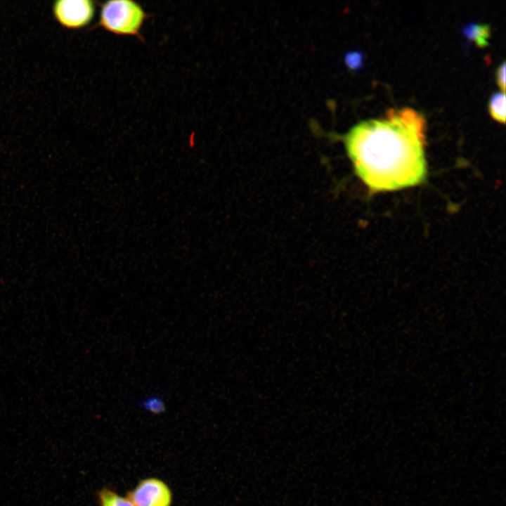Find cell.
I'll return each instance as SVG.
<instances>
[{
    "label": "cell",
    "mask_w": 506,
    "mask_h": 506,
    "mask_svg": "<svg viewBox=\"0 0 506 506\" xmlns=\"http://www.w3.org/2000/svg\"><path fill=\"white\" fill-rule=\"evenodd\" d=\"M425 119L410 108L355 124L344 144L360 179L372 190L390 191L420 184L427 175Z\"/></svg>",
    "instance_id": "6da1fadb"
},
{
    "label": "cell",
    "mask_w": 506,
    "mask_h": 506,
    "mask_svg": "<svg viewBox=\"0 0 506 506\" xmlns=\"http://www.w3.org/2000/svg\"><path fill=\"white\" fill-rule=\"evenodd\" d=\"M150 16L138 3L131 0H111L100 4L98 21L93 28L100 27L118 36L136 37L144 41L141 29Z\"/></svg>",
    "instance_id": "7a4b0ae2"
},
{
    "label": "cell",
    "mask_w": 506,
    "mask_h": 506,
    "mask_svg": "<svg viewBox=\"0 0 506 506\" xmlns=\"http://www.w3.org/2000/svg\"><path fill=\"white\" fill-rule=\"evenodd\" d=\"M95 3L90 0H58L52 6L56 20L69 29H81L93 20Z\"/></svg>",
    "instance_id": "3957f363"
},
{
    "label": "cell",
    "mask_w": 506,
    "mask_h": 506,
    "mask_svg": "<svg viewBox=\"0 0 506 506\" xmlns=\"http://www.w3.org/2000/svg\"><path fill=\"white\" fill-rule=\"evenodd\" d=\"M126 497L135 506H171L173 500L169 486L155 477L140 480Z\"/></svg>",
    "instance_id": "277c9868"
},
{
    "label": "cell",
    "mask_w": 506,
    "mask_h": 506,
    "mask_svg": "<svg viewBox=\"0 0 506 506\" xmlns=\"http://www.w3.org/2000/svg\"><path fill=\"white\" fill-rule=\"evenodd\" d=\"M97 498L99 506H135L126 496H122L107 488L98 491Z\"/></svg>",
    "instance_id": "5b68a950"
},
{
    "label": "cell",
    "mask_w": 506,
    "mask_h": 506,
    "mask_svg": "<svg viewBox=\"0 0 506 506\" xmlns=\"http://www.w3.org/2000/svg\"><path fill=\"white\" fill-rule=\"evenodd\" d=\"M490 28L488 25L479 23L468 24L464 29L465 34L470 39L474 40L479 46L488 44Z\"/></svg>",
    "instance_id": "8992f818"
},
{
    "label": "cell",
    "mask_w": 506,
    "mask_h": 506,
    "mask_svg": "<svg viewBox=\"0 0 506 506\" xmlns=\"http://www.w3.org/2000/svg\"><path fill=\"white\" fill-rule=\"evenodd\" d=\"M489 112L491 116L502 122L505 120V94L499 91L492 95L489 100Z\"/></svg>",
    "instance_id": "52a82bcc"
},
{
    "label": "cell",
    "mask_w": 506,
    "mask_h": 506,
    "mask_svg": "<svg viewBox=\"0 0 506 506\" xmlns=\"http://www.w3.org/2000/svg\"><path fill=\"white\" fill-rule=\"evenodd\" d=\"M139 406L153 415L162 414L167 408L164 398L157 394L145 396L139 403Z\"/></svg>",
    "instance_id": "ba28073f"
},
{
    "label": "cell",
    "mask_w": 506,
    "mask_h": 506,
    "mask_svg": "<svg viewBox=\"0 0 506 506\" xmlns=\"http://www.w3.org/2000/svg\"><path fill=\"white\" fill-rule=\"evenodd\" d=\"M497 82L502 91L505 90V63L503 61L496 71Z\"/></svg>",
    "instance_id": "9c48e42d"
}]
</instances>
